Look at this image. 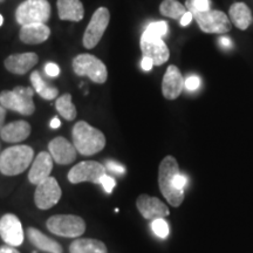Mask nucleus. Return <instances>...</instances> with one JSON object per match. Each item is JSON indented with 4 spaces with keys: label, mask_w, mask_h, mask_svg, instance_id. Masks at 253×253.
<instances>
[{
    "label": "nucleus",
    "mask_w": 253,
    "mask_h": 253,
    "mask_svg": "<svg viewBox=\"0 0 253 253\" xmlns=\"http://www.w3.org/2000/svg\"><path fill=\"white\" fill-rule=\"evenodd\" d=\"M186 184L188 178L179 171L175 157L167 156L161 162L158 169V185L170 205L177 208L182 204Z\"/></svg>",
    "instance_id": "f257e3e1"
},
{
    "label": "nucleus",
    "mask_w": 253,
    "mask_h": 253,
    "mask_svg": "<svg viewBox=\"0 0 253 253\" xmlns=\"http://www.w3.org/2000/svg\"><path fill=\"white\" fill-rule=\"evenodd\" d=\"M72 136L75 149L84 156H91L100 153L106 147V136L103 132L88 125L86 121L75 123Z\"/></svg>",
    "instance_id": "f03ea898"
},
{
    "label": "nucleus",
    "mask_w": 253,
    "mask_h": 253,
    "mask_svg": "<svg viewBox=\"0 0 253 253\" xmlns=\"http://www.w3.org/2000/svg\"><path fill=\"white\" fill-rule=\"evenodd\" d=\"M34 150L30 145H13L0 154V172L5 176H15L31 166Z\"/></svg>",
    "instance_id": "7ed1b4c3"
},
{
    "label": "nucleus",
    "mask_w": 253,
    "mask_h": 253,
    "mask_svg": "<svg viewBox=\"0 0 253 253\" xmlns=\"http://www.w3.org/2000/svg\"><path fill=\"white\" fill-rule=\"evenodd\" d=\"M33 88L17 86L13 90H2L0 93V104L5 109L13 110L21 115L30 116L36 112L33 102Z\"/></svg>",
    "instance_id": "20e7f679"
},
{
    "label": "nucleus",
    "mask_w": 253,
    "mask_h": 253,
    "mask_svg": "<svg viewBox=\"0 0 253 253\" xmlns=\"http://www.w3.org/2000/svg\"><path fill=\"white\" fill-rule=\"evenodd\" d=\"M49 2L47 0H26L15 9V20L19 25L46 24L50 18Z\"/></svg>",
    "instance_id": "39448f33"
},
{
    "label": "nucleus",
    "mask_w": 253,
    "mask_h": 253,
    "mask_svg": "<svg viewBox=\"0 0 253 253\" xmlns=\"http://www.w3.org/2000/svg\"><path fill=\"white\" fill-rule=\"evenodd\" d=\"M46 225L53 235L66 238H78L86 231L84 220L75 214H55L48 218Z\"/></svg>",
    "instance_id": "423d86ee"
},
{
    "label": "nucleus",
    "mask_w": 253,
    "mask_h": 253,
    "mask_svg": "<svg viewBox=\"0 0 253 253\" xmlns=\"http://www.w3.org/2000/svg\"><path fill=\"white\" fill-rule=\"evenodd\" d=\"M73 71L79 77H88L95 84H102L108 79L106 65L91 54H79L73 60Z\"/></svg>",
    "instance_id": "0eeeda50"
},
{
    "label": "nucleus",
    "mask_w": 253,
    "mask_h": 253,
    "mask_svg": "<svg viewBox=\"0 0 253 253\" xmlns=\"http://www.w3.org/2000/svg\"><path fill=\"white\" fill-rule=\"evenodd\" d=\"M196 19L199 28L205 33L225 34L231 31L230 18L221 11L207 9V11H189Z\"/></svg>",
    "instance_id": "6e6552de"
},
{
    "label": "nucleus",
    "mask_w": 253,
    "mask_h": 253,
    "mask_svg": "<svg viewBox=\"0 0 253 253\" xmlns=\"http://www.w3.org/2000/svg\"><path fill=\"white\" fill-rule=\"evenodd\" d=\"M110 13L107 7H99L94 12L89 24H88L86 31H84V39H82L84 46L87 49H91L97 46V43L102 39L107 27H108Z\"/></svg>",
    "instance_id": "1a4fd4ad"
},
{
    "label": "nucleus",
    "mask_w": 253,
    "mask_h": 253,
    "mask_svg": "<svg viewBox=\"0 0 253 253\" xmlns=\"http://www.w3.org/2000/svg\"><path fill=\"white\" fill-rule=\"evenodd\" d=\"M106 175V167L95 161H84L74 166L68 172V181L73 184L91 182L100 184L101 178Z\"/></svg>",
    "instance_id": "9d476101"
},
{
    "label": "nucleus",
    "mask_w": 253,
    "mask_h": 253,
    "mask_svg": "<svg viewBox=\"0 0 253 253\" xmlns=\"http://www.w3.org/2000/svg\"><path fill=\"white\" fill-rule=\"evenodd\" d=\"M61 188L54 177H48L37 185L34 192V203L40 210L53 208L61 198Z\"/></svg>",
    "instance_id": "9b49d317"
},
{
    "label": "nucleus",
    "mask_w": 253,
    "mask_h": 253,
    "mask_svg": "<svg viewBox=\"0 0 253 253\" xmlns=\"http://www.w3.org/2000/svg\"><path fill=\"white\" fill-rule=\"evenodd\" d=\"M24 230L19 218L6 213L0 218V237L9 246H20L24 243Z\"/></svg>",
    "instance_id": "f8f14e48"
},
{
    "label": "nucleus",
    "mask_w": 253,
    "mask_h": 253,
    "mask_svg": "<svg viewBox=\"0 0 253 253\" xmlns=\"http://www.w3.org/2000/svg\"><path fill=\"white\" fill-rule=\"evenodd\" d=\"M141 50L144 56L154 61V66H162L170 58V50L162 38H149L142 34Z\"/></svg>",
    "instance_id": "ddd939ff"
},
{
    "label": "nucleus",
    "mask_w": 253,
    "mask_h": 253,
    "mask_svg": "<svg viewBox=\"0 0 253 253\" xmlns=\"http://www.w3.org/2000/svg\"><path fill=\"white\" fill-rule=\"evenodd\" d=\"M48 151L53 161L61 166L71 164L77 158V149H75L74 144H72L62 136H58L49 142Z\"/></svg>",
    "instance_id": "4468645a"
},
{
    "label": "nucleus",
    "mask_w": 253,
    "mask_h": 253,
    "mask_svg": "<svg viewBox=\"0 0 253 253\" xmlns=\"http://www.w3.org/2000/svg\"><path fill=\"white\" fill-rule=\"evenodd\" d=\"M137 210L140 211L142 216L148 220H154L157 218H164L169 216V209L162 201L156 197H151L148 195L138 196L137 201Z\"/></svg>",
    "instance_id": "2eb2a0df"
},
{
    "label": "nucleus",
    "mask_w": 253,
    "mask_h": 253,
    "mask_svg": "<svg viewBox=\"0 0 253 253\" xmlns=\"http://www.w3.org/2000/svg\"><path fill=\"white\" fill-rule=\"evenodd\" d=\"M184 88V79L176 66H169L162 81V93L168 100H175Z\"/></svg>",
    "instance_id": "dca6fc26"
},
{
    "label": "nucleus",
    "mask_w": 253,
    "mask_h": 253,
    "mask_svg": "<svg viewBox=\"0 0 253 253\" xmlns=\"http://www.w3.org/2000/svg\"><path fill=\"white\" fill-rule=\"evenodd\" d=\"M39 61V56L34 52L19 53V54H12L5 59V68L9 73L18 75L26 74L31 71Z\"/></svg>",
    "instance_id": "f3484780"
},
{
    "label": "nucleus",
    "mask_w": 253,
    "mask_h": 253,
    "mask_svg": "<svg viewBox=\"0 0 253 253\" xmlns=\"http://www.w3.org/2000/svg\"><path fill=\"white\" fill-rule=\"evenodd\" d=\"M53 158L47 151H41L38 156L33 160L30 173H28V179L32 184L38 185L39 183L48 178L53 169Z\"/></svg>",
    "instance_id": "a211bd4d"
},
{
    "label": "nucleus",
    "mask_w": 253,
    "mask_h": 253,
    "mask_svg": "<svg viewBox=\"0 0 253 253\" xmlns=\"http://www.w3.org/2000/svg\"><path fill=\"white\" fill-rule=\"evenodd\" d=\"M31 125L23 120L14 121L5 125L0 131V137L2 141L8 142V143H18L26 140L31 135Z\"/></svg>",
    "instance_id": "6ab92c4d"
},
{
    "label": "nucleus",
    "mask_w": 253,
    "mask_h": 253,
    "mask_svg": "<svg viewBox=\"0 0 253 253\" xmlns=\"http://www.w3.org/2000/svg\"><path fill=\"white\" fill-rule=\"evenodd\" d=\"M50 36V30L46 24L25 25L20 28L19 38L27 45H39L45 42Z\"/></svg>",
    "instance_id": "aec40b11"
},
{
    "label": "nucleus",
    "mask_w": 253,
    "mask_h": 253,
    "mask_svg": "<svg viewBox=\"0 0 253 253\" xmlns=\"http://www.w3.org/2000/svg\"><path fill=\"white\" fill-rule=\"evenodd\" d=\"M56 6L61 20L79 23L84 17V8L80 0H58Z\"/></svg>",
    "instance_id": "412c9836"
},
{
    "label": "nucleus",
    "mask_w": 253,
    "mask_h": 253,
    "mask_svg": "<svg viewBox=\"0 0 253 253\" xmlns=\"http://www.w3.org/2000/svg\"><path fill=\"white\" fill-rule=\"evenodd\" d=\"M27 238L30 239L32 244L36 246L37 249L41 250V251L48 253H62L63 251L62 246L58 242L43 235L41 231L34 229V227H30L27 230Z\"/></svg>",
    "instance_id": "4be33fe9"
},
{
    "label": "nucleus",
    "mask_w": 253,
    "mask_h": 253,
    "mask_svg": "<svg viewBox=\"0 0 253 253\" xmlns=\"http://www.w3.org/2000/svg\"><path fill=\"white\" fill-rule=\"evenodd\" d=\"M230 21L239 30H248L252 23V13L244 2H235L230 7Z\"/></svg>",
    "instance_id": "5701e85b"
},
{
    "label": "nucleus",
    "mask_w": 253,
    "mask_h": 253,
    "mask_svg": "<svg viewBox=\"0 0 253 253\" xmlns=\"http://www.w3.org/2000/svg\"><path fill=\"white\" fill-rule=\"evenodd\" d=\"M69 253H108V250L101 240L79 238L69 246Z\"/></svg>",
    "instance_id": "b1692460"
},
{
    "label": "nucleus",
    "mask_w": 253,
    "mask_h": 253,
    "mask_svg": "<svg viewBox=\"0 0 253 253\" xmlns=\"http://www.w3.org/2000/svg\"><path fill=\"white\" fill-rule=\"evenodd\" d=\"M31 84L33 86V89L37 94H39L42 99L45 100H55L58 97L59 90L56 87H52L47 84V82L43 80L40 73L38 71H34L31 74Z\"/></svg>",
    "instance_id": "393cba45"
},
{
    "label": "nucleus",
    "mask_w": 253,
    "mask_h": 253,
    "mask_svg": "<svg viewBox=\"0 0 253 253\" xmlns=\"http://www.w3.org/2000/svg\"><path fill=\"white\" fill-rule=\"evenodd\" d=\"M55 108L60 115L67 121H74L78 115L71 94H65L58 97L55 101Z\"/></svg>",
    "instance_id": "a878e982"
},
{
    "label": "nucleus",
    "mask_w": 253,
    "mask_h": 253,
    "mask_svg": "<svg viewBox=\"0 0 253 253\" xmlns=\"http://www.w3.org/2000/svg\"><path fill=\"white\" fill-rule=\"evenodd\" d=\"M160 12L167 18L181 19L186 12V8L177 0H163L160 6Z\"/></svg>",
    "instance_id": "bb28decb"
},
{
    "label": "nucleus",
    "mask_w": 253,
    "mask_h": 253,
    "mask_svg": "<svg viewBox=\"0 0 253 253\" xmlns=\"http://www.w3.org/2000/svg\"><path fill=\"white\" fill-rule=\"evenodd\" d=\"M168 33V24L166 21H157V23L150 24L145 28L143 36L149 38H162Z\"/></svg>",
    "instance_id": "cd10ccee"
},
{
    "label": "nucleus",
    "mask_w": 253,
    "mask_h": 253,
    "mask_svg": "<svg viewBox=\"0 0 253 253\" xmlns=\"http://www.w3.org/2000/svg\"><path fill=\"white\" fill-rule=\"evenodd\" d=\"M151 230L158 238H167L169 236L170 227L168 221L164 218H157V219L151 220Z\"/></svg>",
    "instance_id": "c85d7f7f"
},
{
    "label": "nucleus",
    "mask_w": 253,
    "mask_h": 253,
    "mask_svg": "<svg viewBox=\"0 0 253 253\" xmlns=\"http://www.w3.org/2000/svg\"><path fill=\"white\" fill-rule=\"evenodd\" d=\"M186 11H207L210 9V1L209 0H186Z\"/></svg>",
    "instance_id": "c756f323"
},
{
    "label": "nucleus",
    "mask_w": 253,
    "mask_h": 253,
    "mask_svg": "<svg viewBox=\"0 0 253 253\" xmlns=\"http://www.w3.org/2000/svg\"><path fill=\"white\" fill-rule=\"evenodd\" d=\"M100 184L103 186L104 191H106L107 194H112L114 188H115L116 182H115V179L113 178V177H110V176H108L106 173V175H104L102 178H101Z\"/></svg>",
    "instance_id": "7c9ffc66"
},
{
    "label": "nucleus",
    "mask_w": 253,
    "mask_h": 253,
    "mask_svg": "<svg viewBox=\"0 0 253 253\" xmlns=\"http://www.w3.org/2000/svg\"><path fill=\"white\" fill-rule=\"evenodd\" d=\"M106 169L110 170V171L114 173H118V175H122V173L126 172L125 167H123L122 164L115 162V161H107Z\"/></svg>",
    "instance_id": "2f4dec72"
},
{
    "label": "nucleus",
    "mask_w": 253,
    "mask_h": 253,
    "mask_svg": "<svg viewBox=\"0 0 253 253\" xmlns=\"http://www.w3.org/2000/svg\"><path fill=\"white\" fill-rule=\"evenodd\" d=\"M199 84H201V80H199L198 77H195V75L189 77L184 81V87L190 91H194L197 89V88L199 87Z\"/></svg>",
    "instance_id": "473e14b6"
},
{
    "label": "nucleus",
    "mask_w": 253,
    "mask_h": 253,
    "mask_svg": "<svg viewBox=\"0 0 253 253\" xmlns=\"http://www.w3.org/2000/svg\"><path fill=\"white\" fill-rule=\"evenodd\" d=\"M45 72L49 75V77L56 78V77H59V74H60V68L58 67V65H56V63L49 62L45 66Z\"/></svg>",
    "instance_id": "72a5a7b5"
},
{
    "label": "nucleus",
    "mask_w": 253,
    "mask_h": 253,
    "mask_svg": "<svg viewBox=\"0 0 253 253\" xmlns=\"http://www.w3.org/2000/svg\"><path fill=\"white\" fill-rule=\"evenodd\" d=\"M141 67H142V69H143V71L149 72L154 67V61L150 58L143 56V59H142V62H141Z\"/></svg>",
    "instance_id": "f704fd0d"
},
{
    "label": "nucleus",
    "mask_w": 253,
    "mask_h": 253,
    "mask_svg": "<svg viewBox=\"0 0 253 253\" xmlns=\"http://www.w3.org/2000/svg\"><path fill=\"white\" fill-rule=\"evenodd\" d=\"M194 19V17H192V13L191 12L186 11L184 15L181 18V26H188V25L191 23V20Z\"/></svg>",
    "instance_id": "c9c22d12"
},
{
    "label": "nucleus",
    "mask_w": 253,
    "mask_h": 253,
    "mask_svg": "<svg viewBox=\"0 0 253 253\" xmlns=\"http://www.w3.org/2000/svg\"><path fill=\"white\" fill-rule=\"evenodd\" d=\"M0 253H20L18 250H15L13 246H0Z\"/></svg>",
    "instance_id": "e433bc0d"
},
{
    "label": "nucleus",
    "mask_w": 253,
    "mask_h": 253,
    "mask_svg": "<svg viewBox=\"0 0 253 253\" xmlns=\"http://www.w3.org/2000/svg\"><path fill=\"white\" fill-rule=\"evenodd\" d=\"M5 119H6V109L0 104V131H1L2 126L5 125Z\"/></svg>",
    "instance_id": "4c0bfd02"
},
{
    "label": "nucleus",
    "mask_w": 253,
    "mask_h": 253,
    "mask_svg": "<svg viewBox=\"0 0 253 253\" xmlns=\"http://www.w3.org/2000/svg\"><path fill=\"white\" fill-rule=\"evenodd\" d=\"M220 45L223 46V47H226V48H229V47H231L232 46V41H231L229 38H226V37H223L220 39Z\"/></svg>",
    "instance_id": "58836bf2"
},
{
    "label": "nucleus",
    "mask_w": 253,
    "mask_h": 253,
    "mask_svg": "<svg viewBox=\"0 0 253 253\" xmlns=\"http://www.w3.org/2000/svg\"><path fill=\"white\" fill-rule=\"evenodd\" d=\"M60 125H61L60 120L58 118H54V119H52V121H50L49 126H50V128H52V129H56V128H59Z\"/></svg>",
    "instance_id": "ea45409f"
},
{
    "label": "nucleus",
    "mask_w": 253,
    "mask_h": 253,
    "mask_svg": "<svg viewBox=\"0 0 253 253\" xmlns=\"http://www.w3.org/2000/svg\"><path fill=\"white\" fill-rule=\"evenodd\" d=\"M2 23H4V18H2L1 14H0V26H1Z\"/></svg>",
    "instance_id": "a19ab883"
},
{
    "label": "nucleus",
    "mask_w": 253,
    "mask_h": 253,
    "mask_svg": "<svg viewBox=\"0 0 253 253\" xmlns=\"http://www.w3.org/2000/svg\"><path fill=\"white\" fill-rule=\"evenodd\" d=\"M2 1H4V0H0V2H2Z\"/></svg>",
    "instance_id": "79ce46f5"
},
{
    "label": "nucleus",
    "mask_w": 253,
    "mask_h": 253,
    "mask_svg": "<svg viewBox=\"0 0 253 253\" xmlns=\"http://www.w3.org/2000/svg\"><path fill=\"white\" fill-rule=\"evenodd\" d=\"M0 148H1V147H0ZM0 154H1V151H0Z\"/></svg>",
    "instance_id": "37998d69"
}]
</instances>
